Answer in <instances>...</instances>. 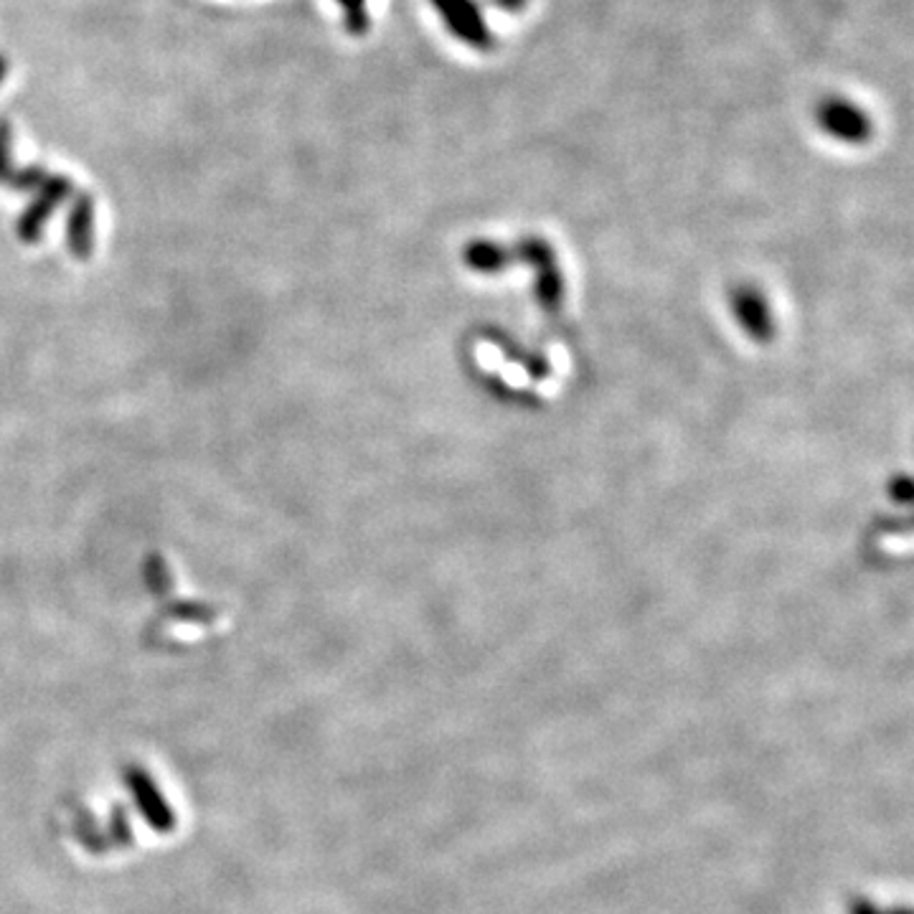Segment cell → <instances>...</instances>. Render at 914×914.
<instances>
[{"mask_svg":"<svg viewBox=\"0 0 914 914\" xmlns=\"http://www.w3.org/2000/svg\"><path fill=\"white\" fill-rule=\"evenodd\" d=\"M5 72H8V64H5V59L0 57V82H3V76H5Z\"/></svg>","mask_w":914,"mask_h":914,"instance_id":"2","label":"cell"},{"mask_svg":"<svg viewBox=\"0 0 914 914\" xmlns=\"http://www.w3.org/2000/svg\"><path fill=\"white\" fill-rule=\"evenodd\" d=\"M346 8V28L351 34H363L369 28V15L363 11V0H338Z\"/></svg>","mask_w":914,"mask_h":914,"instance_id":"1","label":"cell"}]
</instances>
